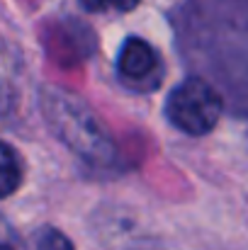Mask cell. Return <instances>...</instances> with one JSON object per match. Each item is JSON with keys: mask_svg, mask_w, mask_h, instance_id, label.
<instances>
[{"mask_svg": "<svg viewBox=\"0 0 248 250\" xmlns=\"http://www.w3.org/2000/svg\"><path fill=\"white\" fill-rule=\"evenodd\" d=\"M42 109L51 131L83 161L107 166L117 158L107 126L78 95L61 87H46L42 92Z\"/></svg>", "mask_w": 248, "mask_h": 250, "instance_id": "6da1fadb", "label": "cell"}, {"mask_svg": "<svg viewBox=\"0 0 248 250\" xmlns=\"http://www.w3.org/2000/svg\"><path fill=\"white\" fill-rule=\"evenodd\" d=\"M222 97L209 83L200 78H190L168 95L165 114L175 129L187 136H204L209 134L219 117H222Z\"/></svg>", "mask_w": 248, "mask_h": 250, "instance_id": "7a4b0ae2", "label": "cell"}, {"mask_svg": "<svg viewBox=\"0 0 248 250\" xmlns=\"http://www.w3.org/2000/svg\"><path fill=\"white\" fill-rule=\"evenodd\" d=\"M117 76L124 85L149 92L161 85L163 61L149 42H144L139 37H129L122 44L119 56H117Z\"/></svg>", "mask_w": 248, "mask_h": 250, "instance_id": "3957f363", "label": "cell"}, {"mask_svg": "<svg viewBox=\"0 0 248 250\" xmlns=\"http://www.w3.org/2000/svg\"><path fill=\"white\" fill-rule=\"evenodd\" d=\"M22 175H24V167L20 161V153L12 146L0 141V199H5L20 189Z\"/></svg>", "mask_w": 248, "mask_h": 250, "instance_id": "277c9868", "label": "cell"}, {"mask_svg": "<svg viewBox=\"0 0 248 250\" xmlns=\"http://www.w3.org/2000/svg\"><path fill=\"white\" fill-rule=\"evenodd\" d=\"M37 250H76L71 238L66 233H61L59 229H42L39 236H37Z\"/></svg>", "mask_w": 248, "mask_h": 250, "instance_id": "5b68a950", "label": "cell"}, {"mask_svg": "<svg viewBox=\"0 0 248 250\" xmlns=\"http://www.w3.org/2000/svg\"><path fill=\"white\" fill-rule=\"evenodd\" d=\"M83 7L90 12H107V10H117V12H129L134 10L141 0H81Z\"/></svg>", "mask_w": 248, "mask_h": 250, "instance_id": "8992f818", "label": "cell"}, {"mask_svg": "<svg viewBox=\"0 0 248 250\" xmlns=\"http://www.w3.org/2000/svg\"><path fill=\"white\" fill-rule=\"evenodd\" d=\"M0 250H15L12 246H7V243H0Z\"/></svg>", "mask_w": 248, "mask_h": 250, "instance_id": "52a82bcc", "label": "cell"}]
</instances>
